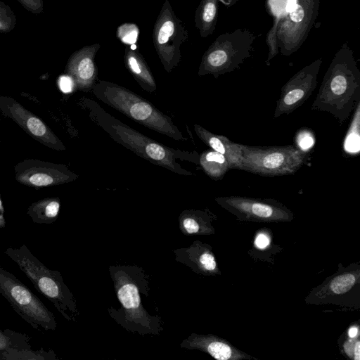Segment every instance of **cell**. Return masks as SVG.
I'll use <instances>...</instances> for the list:
<instances>
[{
    "instance_id": "5",
    "label": "cell",
    "mask_w": 360,
    "mask_h": 360,
    "mask_svg": "<svg viewBox=\"0 0 360 360\" xmlns=\"http://www.w3.org/2000/svg\"><path fill=\"white\" fill-rule=\"evenodd\" d=\"M4 253L13 261L33 284L68 321H77L79 310L73 294L57 270L49 269L25 245L8 248Z\"/></svg>"
},
{
    "instance_id": "7",
    "label": "cell",
    "mask_w": 360,
    "mask_h": 360,
    "mask_svg": "<svg viewBox=\"0 0 360 360\" xmlns=\"http://www.w3.org/2000/svg\"><path fill=\"white\" fill-rule=\"evenodd\" d=\"M255 39L253 34L241 29L219 36L203 54L198 75L217 78L238 68L250 56Z\"/></svg>"
},
{
    "instance_id": "30",
    "label": "cell",
    "mask_w": 360,
    "mask_h": 360,
    "mask_svg": "<svg viewBox=\"0 0 360 360\" xmlns=\"http://www.w3.org/2000/svg\"><path fill=\"white\" fill-rule=\"evenodd\" d=\"M344 353L353 360L360 359V340L359 336L348 338L342 345Z\"/></svg>"
},
{
    "instance_id": "18",
    "label": "cell",
    "mask_w": 360,
    "mask_h": 360,
    "mask_svg": "<svg viewBox=\"0 0 360 360\" xmlns=\"http://www.w3.org/2000/svg\"><path fill=\"white\" fill-rule=\"evenodd\" d=\"M174 252L177 262L197 274L205 276L220 274L212 248L207 244L196 240L189 247L175 250Z\"/></svg>"
},
{
    "instance_id": "29",
    "label": "cell",
    "mask_w": 360,
    "mask_h": 360,
    "mask_svg": "<svg viewBox=\"0 0 360 360\" xmlns=\"http://www.w3.org/2000/svg\"><path fill=\"white\" fill-rule=\"evenodd\" d=\"M295 141L299 149L307 151L315 143L314 134L308 129H302L297 131Z\"/></svg>"
},
{
    "instance_id": "28",
    "label": "cell",
    "mask_w": 360,
    "mask_h": 360,
    "mask_svg": "<svg viewBox=\"0 0 360 360\" xmlns=\"http://www.w3.org/2000/svg\"><path fill=\"white\" fill-rule=\"evenodd\" d=\"M139 34V27L134 23H124L118 27L116 32L117 37L126 46L135 45Z\"/></svg>"
},
{
    "instance_id": "26",
    "label": "cell",
    "mask_w": 360,
    "mask_h": 360,
    "mask_svg": "<svg viewBox=\"0 0 360 360\" xmlns=\"http://www.w3.org/2000/svg\"><path fill=\"white\" fill-rule=\"evenodd\" d=\"M360 102L354 108V112L343 141L344 151L349 155L358 154L360 148Z\"/></svg>"
},
{
    "instance_id": "2",
    "label": "cell",
    "mask_w": 360,
    "mask_h": 360,
    "mask_svg": "<svg viewBox=\"0 0 360 360\" xmlns=\"http://www.w3.org/2000/svg\"><path fill=\"white\" fill-rule=\"evenodd\" d=\"M110 277L121 308H110V316L127 331L158 335L162 330L161 318L149 314L143 307V296L149 295V281L144 271L134 265L109 267Z\"/></svg>"
},
{
    "instance_id": "4",
    "label": "cell",
    "mask_w": 360,
    "mask_h": 360,
    "mask_svg": "<svg viewBox=\"0 0 360 360\" xmlns=\"http://www.w3.org/2000/svg\"><path fill=\"white\" fill-rule=\"evenodd\" d=\"M91 92L105 104L147 128L176 141L187 139L170 117L144 98L122 86L98 80Z\"/></svg>"
},
{
    "instance_id": "33",
    "label": "cell",
    "mask_w": 360,
    "mask_h": 360,
    "mask_svg": "<svg viewBox=\"0 0 360 360\" xmlns=\"http://www.w3.org/2000/svg\"><path fill=\"white\" fill-rule=\"evenodd\" d=\"M4 207L2 203V200L0 195V229L5 228L6 226V219L4 217Z\"/></svg>"
},
{
    "instance_id": "32",
    "label": "cell",
    "mask_w": 360,
    "mask_h": 360,
    "mask_svg": "<svg viewBox=\"0 0 360 360\" xmlns=\"http://www.w3.org/2000/svg\"><path fill=\"white\" fill-rule=\"evenodd\" d=\"M269 242L270 240L267 235L264 233H259L255 238V244L258 248L263 249L269 244Z\"/></svg>"
},
{
    "instance_id": "11",
    "label": "cell",
    "mask_w": 360,
    "mask_h": 360,
    "mask_svg": "<svg viewBox=\"0 0 360 360\" xmlns=\"http://www.w3.org/2000/svg\"><path fill=\"white\" fill-rule=\"evenodd\" d=\"M215 201L237 219L258 222L290 221L293 213L280 202L274 199H262L242 196L216 198Z\"/></svg>"
},
{
    "instance_id": "23",
    "label": "cell",
    "mask_w": 360,
    "mask_h": 360,
    "mask_svg": "<svg viewBox=\"0 0 360 360\" xmlns=\"http://www.w3.org/2000/svg\"><path fill=\"white\" fill-rule=\"evenodd\" d=\"M219 0H201L195 14V26L202 37L213 33L217 20Z\"/></svg>"
},
{
    "instance_id": "24",
    "label": "cell",
    "mask_w": 360,
    "mask_h": 360,
    "mask_svg": "<svg viewBox=\"0 0 360 360\" xmlns=\"http://www.w3.org/2000/svg\"><path fill=\"white\" fill-rule=\"evenodd\" d=\"M199 165L204 172L214 180L221 179L230 169L225 156L212 149L205 150L199 155Z\"/></svg>"
},
{
    "instance_id": "6",
    "label": "cell",
    "mask_w": 360,
    "mask_h": 360,
    "mask_svg": "<svg viewBox=\"0 0 360 360\" xmlns=\"http://www.w3.org/2000/svg\"><path fill=\"white\" fill-rule=\"evenodd\" d=\"M240 170L264 176L293 174L307 162L309 153L293 145L250 146L241 145Z\"/></svg>"
},
{
    "instance_id": "16",
    "label": "cell",
    "mask_w": 360,
    "mask_h": 360,
    "mask_svg": "<svg viewBox=\"0 0 360 360\" xmlns=\"http://www.w3.org/2000/svg\"><path fill=\"white\" fill-rule=\"evenodd\" d=\"M101 47L98 43L84 46L72 58L68 67V73L75 87L84 92L91 91L96 83L98 69L95 56Z\"/></svg>"
},
{
    "instance_id": "19",
    "label": "cell",
    "mask_w": 360,
    "mask_h": 360,
    "mask_svg": "<svg viewBox=\"0 0 360 360\" xmlns=\"http://www.w3.org/2000/svg\"><path fill=\"white\" fill-rule=\"evenodd\" d=\"M193 128L198 137L205 144L225 156L230 169H240L242 143L233 142L226 136L215 134L197 124H194Z\"/></svg>"
},
{
    "instance_id": "8",
    "label": "cell",
    "mask_w": 360,
    "mask_h": 360,
    "mask_svg": "<svg viewBox=\"0 0 360 360\" xmlns=\"http://www.w3.org/2000/svg\"><path fill=\"white\" fill-rule=\"evenodd\" d=\"M0 294L13 310L34 329L41 333L55 330L57 323L53 314L41 300L13 274L0 265Z\"/></svg>"
},
{
    "instance_id": "31",
    "label": "cell",
    "mask_w": 360,
    "mask_h": 360,
    "mask_svg": "<svg viewBox=\"0 0 360 360\" xmlns=\"http://www.w3.org/2000/svg\"><path fill=\"white\" fill-rule=\"evenodd\" d=\"M58 86L64 94L71 93L75 87L74 80L68 75H63L59 78Z\"/></svg>"
},
{
    "instance_id": "9",
    "label": "cell",
    "mask_w": 360,
    "mask_h": 360,
    "mask_svg": "<svg viewBox=\"0 0 360 360\" xmlns=\"http://www.w3.org/2000/svg\"><path fill=\"white\" fill-rule=\"evenodd\" d=\"M153 40L164 69L171 72L181 60L180 48L188 40V32L168 0L165 1L156 19Z\"/></svg>"
},
{
    "instance_id": "22",
    "label": "cell",
    "mask_w": 360,
    "mask_h": 360,
    "mask_svg": "<svg viewBox=\"0 0 360 360\" xmlns=\"http://www.w3.org/2000/svg\"><path fill=\"white\" fill-rule=\"evenodd\" d=\"M60 207L59 198H47L33 202L27 213L36 224H50L58 219Z\"/></svg>"
},
{
    "instance_id": "20",
    "label": "cell",
    "mask_w": 360,
    "mask_h": 360,
    "mask_svg": "<svg viewBox=\"0 0 360 360\" xmlns=\"http://www.w3.org/2000/svg\"><path fill=\"white\" fill-rule=\"evenodd\" d=\"M126 68L132 77L146 91L154 93L157 89L155 78L143 56L132 45L126 46L124 54Z\"/></svg>"
},
{
    "instance_id": "21",
    "label": "cell",
    "mask_w": 360,
    "mask_h": 360,
    "mask_svg": "<svg viewBox=\"0 0 360 360\" xmlns=\"http://www.w3.org/2000/svg\"><path fill=\"white\" fill-rule=\"evenodd\" d=\"M214 217L209 210H184L179 217V229L186 236L212 234Z\"/></svg>"
},
{
    "instance_id": "15",
    "label": "cell",
    "mask_w": 360,
    "mask_h": 360,
    "mask_svg": "<svg viewBox=\"0 0 360 360\" xmlns=\"http://www.w3.org/2000/svg\"><path fill=\"white\" fill-rule=\"evenodd\" d=\"M180 346L187 349L200 350L217 360L257 359L213 335L192 333L181 342Z\"/></svg>"
},
{
    "instance_id": "25",
    "label": "cell",
    "mask_w": 360,
    "mask_h": 360,
    "mask_svg": "<svg viewBox=\"0 0 360 360\" xmlns=\"http://www.w3.org/2000/svg\"><path fill=\"white\" fill-rule=\"evenodd\" d=\"M27 335L10 329L0 328V359L5 353L12 350L32 349Z\"/></svg>"
},
{
    "instance_id": "14",
    "label": "cell",
    "mask_w": 360,
    "mask_h": 360,
    "mask_svg": "<svg viewBox=\"0 0 360 360\" xmlns=\"http://www.w3.org/2000/svg\"><path fill=\"white\" fill-rule=\"evenodd\" d=\"M0 107L5 115L11 117L25 131L43 144L58 150L65 149L60 140L39 118L24 109L12 98L1 99Z\"/></svg>"
},
{
    "instance_id": "17",
    "label": "cell",
    "mask_w": 360,
    "mask_h": 360,
    "mask_svg": "<svg viewBox=\"0 0 360 360\" xmlns=\"http://www.w3.org/2000/svg\"><path fill=\"white\" fill-rule=\"evenodd\" d=\"M360 269L359 266L339 270L326 280L321 285L314 288L306 301L309 303L323 302L327 300L349 292L359 282Z\"/></svg>"
},
{
    "instance_id": "3",
    "label": "cell",
    "mask_w": 360,
    "mask_h": 360,
    "mask_svg": "<svg viewBox=\"0 0 360 360\" xmlns=\"http://www.w3.org/2000/svg\"><path fill=\"white\" fill-rule=\"evenodd\" d=\"M360 102V70L353 51L342 47L334 56L311 110L327 112L342 124Z\"/></svg>"
},
{
    "instance_id": "27",
    "label": "cell",
    "mask_w": 360,
    "mask_h": 360,
    "mask_svg": "<svg viewBox=\"0 0 360 360\" xmlns=\"http://www.w3.org/2000/svg\"><path fill=\"white\" fill-rule=\"evenodd\" d=\"M57 359L52 349L45 351L43 349L39 350L27 349L8 352L1 356L0 360H55Z\"/></svg>"
},
{
    "instance_id": "12",
    "label": "cell",
    "mask_w": 360,
    "mask_h": 360,
    "mask_svg": "<svg viewBox=\"0 0 360 360\" xmlns=\"http://www.w3.org/2000/svg\"><path fill=\"white\" fill-rule=\"evenodd\" d=\"M322 63L318 59L295 74L282 87L274 117L288 115L301 106L317 85V76Z\"/></svg>"
},
{
    "instance_id": "1",
    "label": "cell",
    "mask_w": 360,
    "mask_h": 360,
    "mask_svg": "<svg viewBox=\"0 0 360 360\" xmlns=\"http://www.w3.org/2000/svg\"><path fill=\"white\" fill-rule=\"evenodd\" d=\"M79 104L92 122L101 128L115 141L136 155L177 174L193 175L178 162L188 161L199 165V154L169 148L143 135L107 112L98 103L89 98H82Z\"/></svg>"
},
{
    "instance_id": "34",
    "label": "cell",
    "mask_w": 360,
    "mask_h": 360,
    "mask_svg": "<svg viewBox=\"0 0 360 360\" xmlns=\"http://www.w3.org/2000/svg\"><path fill=\"white\" fill-rule=\"evenodd\" d=\"M359 334V328L357 326H351L348 329L347 335L349 338H356Z\"/></svg>"
},
{
    "instance_id": "10",
    "label": "cell",
    "mask_w": 360,
    "mask_h": 360,
    "mask_svg": "<svg viewBox=\"0 0 360 360\" xmlns=\"http://www.w3.org/2000/svg\"><path fill=\"white\" fill-rule=\"evenodd\" d=\"M319 3V0H297L292 11L276 19V45L283 55L295 52L305 41L316 19Z\"/></svg>"
},
{
    "instance_id": "13",
    "label": "cell",
    "mask_w": 360,
    "mask_h": 360,
    "mask_svg": "<svg viewBox=\"0 0 360 360\" xmlns=\"http://www.w3.org/2000/svg\"><path fill=\"white\" fill-rule=\"evenodd\" d=\"M16 180L22 184L41 188L75 181L78 175L63 165L38 160H25L15 168Z\"/></svg>"
},
{
    "instance_id": "35",
    "label": "cell",
    "mask_w": 360,
    "mask_h": 360,
    "mask_svg": "<svg viewBox=\"0 0 360 360\" xmlns=\"http://www.w3.org/2000/svg\"><path fill=\"white\" fill-rule=\"evenodd\" d=\"M238 0H226V6H233Z\"/></svg>"
}]
</instances>
